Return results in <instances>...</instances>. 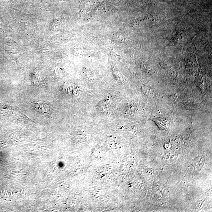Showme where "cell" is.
I'll list each match as a JSON object with an SVG mask.
<instances>
[{"mask_svg": "<svg viewBox=\"0 0 212 212\" xmlns=\"http://www.w3.org/2000/svg\"><path fill=\"white\" fill-rule=\"evenodd\" d=\"M34 108L38 112L43 114H47L50 111L49 107L45 103L36 102L33 104Z\"/></svg>", "mask_w": 212, "mask_h": 212, "instance_id": "cell-1", "label": "cell"}, {"mask_svg": "<svg viewBox=\"0 0 212 212\" xmlns=\"http://www.w3.org/2000/svg\"><path fill=\"white\" fill-rule=\"evenodd\" d=\"M152 120L156 124L160 129L167 130L168 123L166 119L162 118H157L154 119Z\"/></svg>", "mask_w": 212, "mask_h": 212, "instance_id": "cell-2", "label": "cell"}, {"mask_svg": "<svg viewBox=\"0 0 212 212\" xmlns=\"http://www.w3.org/2000/svg\"><path fill=\"white\" fill-rule=\"evenodd\" d=\"M31 79L34 84L37 85H39L42 82V78L41 75L38 72H35L32 74Z\"/></svg>", "mask_w": 212, "mask_h": 212, "instance_id": "cell-3", "label": "cell"}]
</instances>
